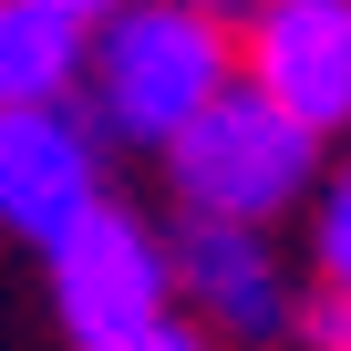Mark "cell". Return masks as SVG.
Instances as JSON below:
<instances>
[{"label": "cell", "instance_id": "cell-1", "mask_svg": "<svg viewBox=\"0 0 351 351\" xmlns=\"http://www.w3.org/2000/svg\"><path fill=\"white\" fill-rule=\"evenodd\" d=\"M228 73H238L228 21L186 11V0H114V11L83 32L73 93H83L93 134H114V145H165Z\"/></svg>", "mask_w": 351, "mask_h": 351}, {"label": "cell", "instance_id": "cell-2", "mask_svg": "<svg viewBox=\"0 0 351 351\" xmlns=\"http://www.w3.org/2000/svg\"><path fill=\"white\" fill-rule=\"evenodd\" d=\"M165 186L176 217H228V228H279L310 186H320V134H300L279 104H258L238 73L176 124L165 145Z\"/></svg>", "mask_w": 351, "mask_h": 351}, {"label": "cell", "instance_id": "cell-3", "mask_svg": "<svg viewBox=\"0 0 351 351\" xmlns=\"http://www.w3.org/2000/svg\"><path fill=\"white\" fill-rule=\"evenodd\" d=\"M42 269H52V320H62V341L73 351H145L165 320H176V289H165V238L134 217V207H93V217H73L52 248H42Z\"/></svg>", "mask_w": 351, "mask_h": 351}, {"label": "cell", "instance_id": "cell-4", "mask_svg": "<svg viewBox=\"0 0 351 351\" xmlns=\"http://www.w3.org/2000/svg\"><path fill=\"white\" fill-rule=\"evenodd\" d=\"M238 83L300 134H351V0H248Z\"/></svg>", "mask_w": 351, "mask_h": 351}, {"label": "cell", "instance_id": "cell-5", "mask_svg": "<svg viewBox=\"0 0 351 351\" xmlns=\"http://www.w3.org/2000/svg\"><path fill=\"white\" fill-rule=\"evenodd\" d=\"M114 186H104V134L93 114L62 93V104H11L0 114V228L21 248H52L73 217H93Z\"/></svg>", "mask_w": 351, "mask_h": 351}, {"label": "cell", "instance_id": "cell-6", "mask_svg": "<svg viewBox=\"0 0 351 351\" xmlns=\"http://www.w3.org/2000/svg\"><path fill=\"white\" fill-rule=\"evenodd\" d=\"M165 289L186 300V320L207 341H289V320H300V289H289L269 228H228V217H176Z\"/></svg>", "mask_w": 351, "mask_h": 351}, {"label": "cell", "instance_id": "cell-7", "mask_svg": "<svg viewBox=\"0 0 351 351\" xmlns=\"http://www.w3.org/2000/svg\"><path fill=\"white\" fill-rule=\"evenodd\" d=\"M83 73V21L52 0H0V114L11 104H62Z\"/></svg>", "mask_w": 351, "mask_h": 351}, {"label": "cell", "instance_id": "cell-8", "mask_svg": "<svg viewBox=\"0 0 351 351\" xmlns=\"http://www.w3.org/2000/svg\"><path fill=\"white\" fill-rule=\"evenodd\" d=\"M310 258H320V289L351 300V165L320 186V228H310Z\"/></svg>", "mask_w": 351, "mask_h": 351}, {"label": "cell", "instance_id": "cell-9", "mask_svg": "<svg viewBox=\"0 0 351 351\" xmlns=\"http://www.w3.org/2000/svg\"><path fill=\"white\" fill-rule=\"evenodd\" d=\"M289 341H310V351H351V300H300V320H289Z\"/></svg>", "mask_w": 351, "mask_h": 351}, {"label": "cell", "instance_id": "cell-10", "mask_svg": "<svg viewBox=\"0 0 351 351\" xmlns=\"http://www.w3.org/2000/svg\"><path fill=\"white\" fill-rule=\"evenodd\" d=\"M145 351H228V341H207V330H186V320H165V330H155Z\"/></svg>", "mask_w": 351, "mask_h": 351}, {"label": "cell", "instance_id": "cell-11", "mask_svg": "<svg viewBox=\"0 0 351 351\" xmlns=\"http://www.w3.org/2000/svg\"><path fill=\"white\" fill-rule=\"evenodd\" d=\"M52 11H62V21H83V32H93V21H104V11H114V0H52Z\"/></svg>", "mask_w": 351, "mask_h": 351}]
</instances>
